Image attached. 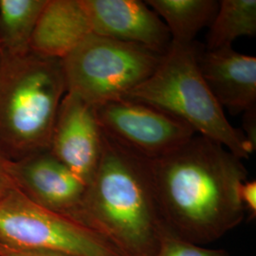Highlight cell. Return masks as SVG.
<instances>
[{
	"label": "cell",
	"instance_id": "15",
	"mask_svg": "<svg viewBox=\"0 0 256 256\" xmlns=\"http://www.w3.org/2000/svg\"><path fill=\"white\" fill-rule=\"evenodd\" d=\"M256 34V0H222L210 25L207 50L232 46L242 36Z\"/></svg>",
	"mask_w": 256,
	"mask_h": 256
},
{
	"label": "cell",
	"instance_id": "6",
	"mask_svg": "<svg viewBox=\"0 0 256 256\" xmlns=\"http://www.w3.org/2000/svg\"><path fill=\"white\" fill-rule=\"evenodd\" d=\"M0 243L74 256H122L94 230L38 205L19 189L0 200Z\"/></svg>",
	"mask_w": 256,
	"mask_h": 256
},
{
	"label": "cell",
	"instance_id": "19",
	"mask_svg": "<svg viewBox=\"0 0 256 256\" xmlns=\"http://www.w3.org/2000/svg\"><path fill=\"white\" fill-rule=\"evenodd\" d=\"M0 256H74L46 250H20L0 243Z\"/></svg>",
	"mask_w": 256,
	"mask_h": 256
},
{
	"label": "cell",
	"instance_id": "17",
	"mask_svg": "<svg viewBox=\"0 0 256 256\" xmlns=\"http://www.w3.org/2000/svg\"><path fill=\"white\" fill-rule=\"evenodd\" d=\"M18 188L14 176V162L0 153V200Z\"/></svg>",
	"mask_w": 256,
	"mask_h": 256
},
{
	"label": "cell",
	"instance_id": "4",
	"mask_svg": "<svg viewBox=\"0 0 256 256\" xmlns=\"http://www.w3.org/2000/svg\"><path fill=\"white\" fill-rule=\"evenodd\" d=\"M194 45L172 44L152 75L124 99L142 102L182 120L196 134L216 142L240 160L254 151L244 133L234 128L214 97L198 64Z\"/></svg>",
	"mask_w": 256,
	"mask_h": 256
},
{
	"label": "cell",
	"instance_id": "1",
	"mask_svg": "<svg viewBox=\"0 0 256 256\" xmlns=\"http://www.w3.org/2000/svg\"><path fill=\"white\" fill-rule=\"evenodd\" d=\"M147 162L162 218L172 236L202 246L244 220L238 189L248 180L247 169L220 144L196 134Z\"/></svg>",
	"mask_w": 256,
	"mask_h": 256
},
{
	"label": "cell",
	"instance_id": "14",
	"mask_svg": "<svg viewBox=\"0 0 256 256\" xmlns=\"http://www.w3.org/2000/svg\"><path fill=\"white\" fill-rule=\"evenodd\" d=\"M46 0H0V52L25 54L30 50Z\"/></svg>",
	"mask_w": 256,
	"mask_h": 256
},
{
	"label": "cell",
	"instance_id": "18",
	"mask_svg": "<svg viewBox=\"0 0 256 256\" xmlns=\"http://www.w3.org/2000/svg\"><path fill=\"white\" fill-rule=\"evenodd\" d=\"M238 196L245 212H248L250 218L256 216V182L248 180L240 184L238 189Z\"/></svg>",
	"mask_w": 256,
	"mask_h": 256
},
{
	"label": "cell",
	"instance_id": "2",
	"mask_svg": "<svg viewBox=\"0 0 256 256\" xmlns=\"http://www.w3.org/2000/svg\"><path fill=\"white\" fill-rule=\"evenodd\" d=\"M122 256H154L169 232L146 158L102 132L101 158L82 200L70 216Z\"/></svg>",
	"mask_w": 256,
	"mask_h": 256
},
{
	"label": "cell",
	"instance_id": "13",
	"mask_svg": "<svg viewBox=\"0 0 256 256\" xmlns=\"http://www.w3.org/2000/svg\"><path fill=\"white\" fill-rule=\"evenodd\" d=\"M147 5L164 22L171 43L192 45L203 28L212 23L218 9L214 0H147Z\"/></svg>",
	"mask_w": 256,
	"mask_h": 256
},
{
	"label": "cell",
	"instance_id": "10",
	"mask_svg": "<svg viewBox=\"0 0 256 256\" xmlns=\"http://www.w3.org/2000/svg\"><path fill=\"white\" fill-rule=\"evenodd\" d=\"M14 176L30 200L66 216L77 208L86 187L50 150L14 162Z\"/></svg>",
	"mask_w": 256,
	"mask_h": 256
},
{
	"label": "cell",
	"instance_id": "12",
	"mask_svg": "<svg viewBox=\"0 0 256 256\" xmlns=\"http://www.w3.org/2000/svg\"><path fill=\"white\" fill-rule=\"evenodd\" d=\"M92 34L81 0H46L37 21L30 50L62 60Z\"/></svg>",
	"mask_w": 256,
	"mask_h": 256
},
{
	"label": "cell",
	"instance_id": "7",
	"mask_svg": "<svg viewBox=\"0 0 256 256\" xmlns=\"http://www.w3.org/2000/svg\"><path fill=\"white\" fill-rule=\"evenodd\" d=\"M94 112L106 136L147 160L173 152L196 135L182 120L142 102H108Z\"/></svg>",
	"mask_w": 256,
	"mask_h": 256
},
{
	"label": "cell",
	"instance_id": "11",
	"mask_svg": "<svg viewBox=\"0 0 256 256\" xmlns=\"http://www.w3.org/2000/svg\"><path fill=\"white\" fill-rule=\"evenodd\" d=\"M202 77L220 106L241 112L256 108V58L232 46L198 54Z\"/></svg>",
	"mask_w": 256,
	"mask_h": 256
},
{
	"label": "cell",
	"instance_id": "8",
	"mask_svg": "<svg viewBox=\"0 0 256 256\" xmlns=\"http://www.w3.org/2000/svg\"><path fill=\"white\" fill-rule=\"evenodd\" d=\"M102 149V131L94 108L66 92L55 119L50 153L88 185L100 162Z\"/></svg>",
	"mask_w": 256,
	"mask_h": 256
},
{
	"label": "cell",
	"instance_id": "16",
	"mask_svg": "<svg viewBox=\"0 0 256 256\" xmlns=\"http://www.w3.org/2000/svg\"><path fill=\"white\" fill-rule=\"evenodd\" d=\"M154 256H229L224 250L203 248L167 234Z\"/></svg>",
	"mask_w": 256,
	"mask_h": 256
},
{
	"label": "cell",
	"instance_id": "5",
	"mask_svg": "<svg viewBox=\"0 0 256 256\" xmlns=\"http://www.w3.org/2000/svg\"><path fill=\"white\" fill-rule=\"evenodd\" d=\"M162 56L92 34L61 60L66 92L93 108L124 99L152 75Z\"/></svg>",
	"mask_w": 256,
	"mask_h": 256
},
{
	"label": "cell",
	"instance_id": "3",
	"mask_svg": "<svg viewBox=\"0 0 256 256\" xmlns=\"http://www.w3.org/2000/svg\"><path fill=\"white\" fill-rule=\"evenodd\" d=\"M66 93L61 60L0 52V153L16 162L50 150Z\"/></svg>",
	"mask_w": 256,
	"mask_h": 256
},
{
	"label": "cell",
	"instance_id": "20",
	"mask_svg": "<svg viewBox=\"0 0 256 256\" xmlns=\"http://www.w3.org/2000/svg\"><path fill=\"white\" fill-rule=\"evenodd\" d=\"M243 126L245 129L243 133L254 151L256 148V108L245 111Z\"/></svg>",
	"mask_w": 256,
	"mask_h": 256
},
{
	"label": "cell",
	"instance_id": "9",
	"mask_svg": "<svg viewBox=\"0 0 256 256\" xmlns=\"http://www.w3.org/2000/svg\"><path fill=\"white\" fill-rule=\"evenodd\" d=\"M92 34L134 43L165 54L171 36L164 22L138 0H81Z\"/></svg>",
	"mask_w": 256,
	"mask_h": 256
}]
</instances>
